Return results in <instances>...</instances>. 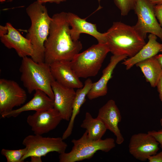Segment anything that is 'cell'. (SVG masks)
<instances>
[{
    "label": "cell",
    "instance_id": "6da1fadb",
    "mask_svg": "<svg viewBox=\"0 0 162 162\" xmlns=\"http://www.w3.org/2000/svg\"><path fill=\"white\" fill-rule=\"evenodd\" d=\"M67 14L62 12L52 17L44 44V62L49 65L59 61L70 62L82 48L81 42L74 40L71 37Z\"/></svg>",
    "mask_w": 162,
    "mask_h": 162
},
{
    "label": "cell",
    "instance_id": "7a4b0ae2",
    "mask_svg": "<svg viewBox=\"0 0 162 162\" xmlns=\"http://www.w3.org/2000/svg\"><path fill=\"white\" fill-rule=\"evenodd\" d=\"M43 4L37 0L26 9L31 21L26 38L30 40L33 46L31 58L38 63L44 62V44L49 35L52 20L46 8Z\"/></svg>",
    "mask_w": 162,
    "mask_h": 162
},
{
    "label": "cell",
    "instance_id": "3957f363",
    "mask_svg": "<svg viewBox=\"0 0 162 162\" xmlns=\"http://www.w3.org/2000/svg\"><path fill=\"white\" fill-rule=\"evenodd\" d=\"M106 33V44L113 55L131 57L146 44L133 26L120 22H113Z\"/></svg>",
    "mask_w": 162,
    "mask_h": 162
},
{
    "label": "cell",
    "instance_id": "277c9868",
    "mask_svg": "<svg viewBox=\"0 0 162 162\" xmlns=\"http://www.w3.org/2000/svg\"><path fill=\"white\" fill-rule=\"evenodd\" d=\"M20 80L28 93L40 90L54 100L52 84L55 80L50 65L44 62L38 63L28 56L22 58L19 68Z\"/></svg>",
    "mask_w": 162,
    "mask_h": 162
},
{
    "label": "cell",
    "instance_id": "5b68a950",
    "mask_svg": "<svg viewBox=\"0 0 162 162\" xmlns=\"http://www.w3.org/2000/svg\"><path fill=\"white\" fill-rule=\"evenodd\" d=\"M73 146L68 153L60 154V162H76L92 158L98 151L105 152L110 151L116 146L113 138H108L97 140L90 139L86 130L79 139L71 141Z\"/></svg>",
    "mask_w": 162,
    "mask_h": 162
},
{
    "label": "cell",
    "instance_id": "8992f818",
    "mask_svg": "<svg viewBox=\"0 0 162 162\" xmlns=\"http://www.w3.org/2000/svg\"><path fill=\"white\" fill-rule=\"evenodd\" d=\"M109 52L106 44L98 43L76 55L70 62L71 66L79 78L94 76Z\"/></svg>",
    "mask_w": 162,
    "mask_h": 162
},
{
    "label": "cell",
    "instance_id": "52a82bcc",
    "mask_svg": "<svg viewBox=\"0 0 162 162\" xmlns=\"http://www.w3.org/2000/svg\"><path fill=\"white\" fill-rule=\"evenodd\" d=\"M64 140L62 137H46L35 134L27 136L22 142L27 149L22 161L32 156L42 157L51 152H56L59 154L65 152L68 145Z\"/></svg>",
    "mask_w": 162,
    "mask_h": 162
},
{
    "label": "cell",
    "instance_id": "ba28073f",
    "mask_svg": "<svg viewBox=\"0 0 162 162\" xmlns=\"http://www.w3.org/2000/svg\"><path fill=\"white\" fill-rule=\"evenodd\" d=\"M154 6L148 0H135L133 10L137 16V21L133 26L145 39L149 33L162 40V28L155 16Z\"/></svg>",
    "mask_w": 162,
    "mask_h": 162
},
{
    "label": "cell",
    "instance_id": "9c48e42d",
    "mask_svg": "<svg viewBox=\"0 0 162 162\" xmlns=\"http://www.w3.org/2000/svg\"><path fill=\"white\" fill-rule=\"evenodd\" d=\"M27 99L25 90L16 81L0 79V114L1 116L20 106Z\"/></svg>",
    "mask_w": 162,
    "mask_h": 162
},
{
    "label": "cell",
    "instance_id": "30bf717a",
    "mask_svg": "<svg viewBox=\"0 0 162 162\" xmlns=\"http://www.w3.org/2000/svg\"><path fill=\"white\" fill-rule=\"evenodd\" d=\"M0 40L8 48L14 49L22 58L31 57L32 55L33 50L30 40L22 36L10 22L0 26Z\"/></svg>",
    "mask_w": 162,
    "mask_h": 162
},
{
    "label": "cell",
    "instance_id": "8fae6325",
    "mask_svg": "<svg viewBox=\"0 0 162 162\" xmlns=\"http://www.w3.org/2000/svg\"><path fill=\"white\" fill-rule=\"evenodd\" d=\"M62 120L58 111L52 108L36 111L29 115L26 121L34 134L42 135L55 129Z\"/></svg>",
    "mask_w": 162,
    "mask_h": 162
},
{
    "label": "cell",
    "instance_id": "7c38bea8",
    "mask_svg": "<svg viewBox=\"0 0 162 162\" xmlns=\"http://www.w3.org/2000/svg\"><path fill=\"white\" fill-rule=\"evenodd\" d=\"M159 145L155 139L148 133H139L131 137L129 151L136 159L144 161L157 153L159 149Z\"/></svg>",
    "mask_w": 162,
    "mask_h": 162
},
{
    "label": "cell",
    "instance_id": "4fadbf2b",
    "mask_svg": "<svg viewBox=\"0 0 162 162\" xmlns=\"http://www.w3.org/2000/svg\"><path fill=\"white\" fill-rule=\"evenodd\" d=\"M54 96L53 108L57 110L63 120L69 121L71 116L75 96L74 89L63 86L55 80L52 84Z\"/></svg>",
    "mask_w": 162,
    "mask_h": 162
},
{
    "label": "cell",
    "instance_id": "5bb4252c",
    "mask_svg": "<svg viewBox=\"0 0 162 162\" xmlns=\"http://www.w3.org/2000/svg\"><path fill=\"white\" fill-rule=\"evenodd\" d=\"M97 117L116 136V143L118 145L122 143L124 139L118 127L122 116L115 101L112 99L108 100L99 109Z\"/></svg>",
    "mask_w": 162,
    "mask_h": 162
},
{
    "label": "cell",
    "instance_id": "9a60e30c",
    "mask_svg": "<svg viewBox=\"0 0 162 162\" xmlns=\"http://www.w3.org/2000/svg\"><path fill=\"white\" fill-rule=\"evenodd\" d=\"M68 21L70 27V34L72 39L78 40L80 34L86 33L95 38L98 43L106 44V33L99 32L96 25L87 22L86 19H82L70 12L67 14Z\"/></svg>",
    "mask_w": 162,
    "mask_h": 162
},
{
    "label": "cell",
    "instance_id": "2e32d148",
    "mask_svg": "<svg viewBox=\"0 0 162 162\" xmlns=\"http://www.w3.org/2000/svg\"><path fill=\"white\" fill-rule=\"evenodd\" d=\"M50 65L54 79L59 84L74 89L80 88L83 86L80 78L72 69L70 62H57Z\"/></svg>",
    "mask_w": 162,
    "mask_h": 162
},
{
    "label": "cell",
    "instance_id": "e0dca14e",
    "mask_svg": "<svg viewBox=\"0 0 162 162\" xmlns=\"http://www.w3.org/2000/svg\"><path fill=\"white\" fill-rule=\"evenodd\" d=\"M128 56L125 55H113L111 56L107 65L103 70L100 78L97 82L93 83L92 88L87 96L92 100L106 94L108 92L107 84L112 77L113 70L117 64L125 60Z\"/></svg>",
    "mask_w": 162,
    "mask_h": 162
},
{
    "label": "cell",
    "instance_id": "ac0fdd59",
    "mask_svg": "<svg viewBox=\"0 0 162 162\" xmlns=\"http://www.w3.org/2000/svg\"><path fill=\"white\" fill-rule=\"evenodd\" d=\"M33 98L21 107L13 110L1 116L3 118L16 117L22 112L48 110L53 108V100L44 92L40 90L35 91Z\"/></svg>",
    "mask_w": 162,
    "mask_h": 162
},
{
    "label": "cell",
    "instance_id": "d6986e66",
    "mask_svg": "<svg viewBox=\"0 0 162 162\" xmlns=\"http://www.w3.org/2000/svg\"><path fill=\"white\" fill-rule=\"evenodd\" d=\"M148 41L134 56L124 60L122 63L129 70L137 63L154 56L162 49V44L157 41V37L150 34L148 36Z\"/></svg>",
    "mask_w": 162,
    "mask_h": 162
},
{
    "label": "cell",
    "instance_id": "ffe728a7",
    "mask_svg": "<svg viewBox=\"0 0 162 162\" xmlns=\"http://www.w3.org/2000/svg\"><path fill=\"white\" fill-rule=\"evenodd\" d=\"M92 84L91 80L88 78L85 81L83 87L78 88L76 91L71 116L67 128L62 136L63 140L66 139L71 135L75 119L79 113L81 106L86 101V97L90 91Z\"/></svg>",
    "mask_w": 162,
    "mask_h": 162
},
{
    "label": "cell",
    "instance_id": "44dd1931",
    "mask_svg": "<svg viewBox=\"0 0 162 162\" xmlns=\"http://www.w3.org/2000/svg\"><path fill=\"white\" fill-rule=\"evenodd\" d=\"M143 74L146 80L153 87L156 86L162 75V68L154 56L139 62L136 65Z\"/></svg>",
    "mask_w": 162,
    "mask_h": 162
},
{
    "label": "cell",
    "instance_id": "7402d4cb",
    "mask_svg": "<svg viewBox=\"0 0 162 162\" xmlns=\"http://www.w3.org/2000/svg\"><path fill=\"white\" fill-rule=\"evenodd\" d=\"M80 127L86 129L88 138L94 140L101 139L107 130L100 119L97 117L94 118L88 112H86Z\"/></svg>",
    "mask_w": 162,
    "mask_h": 162
},
{
    "label": "cell",
    "instance_id": "603a6c76",
    "mask_svg": "<svg viewBox=\"0 0 162 162\" xmlns=\"http://www.w3.org/2000/svg\"><path fill=\"white\" fill-rule=\"evenodd\" d=\"M27 150L26 147L15 150L3 148L1 150V153L6 158L7 162H23L22 159Z\"/></svg>",
    "mask_w": 162,
    "mask_h": 162
},
{
    "label": "cell",
    "instance_id": "cb8c5ba5",
    "mask_svg": "<svg viewBox=\"0 0 162 162\" xmlns=\"http://www.w3.org/2000/svg\"><path fill=\"white\" fill-rule=\"evenodd\" d=\"M116 6L120 10L122 16L127 15L130 11L134 10L135 0H113Z\"/></svg>",
    "mask_w": 162,
    "mask_h": 162
},
{
    "label": "cell",
    "instance_id": "d4e9b609",
    "mask_svg": "<svg viewBox=\"0 0 162 162\" xmlns=\"http://www.w3.org/2000/svg\"><path fill=\"white\" fill-rule=\"evenodd\" d=\"M152 135L158 142L162 150V129L158 131L152 130L147 132Z\"/></svg>",
    "mask_w": 162,
    "mask_h": 162
},
{
    "label": "cell",
    "instance_id": "484cf974",
    "mask_svg": "<svg viewBox=\"0 0 162 162\" xmlns=\"http://www.w3.org/2000/svg\"><path fill=\"white\" fill-rule=\"evenodd\" d=\"M154 10L156 18L162 28V4L154 5Z\"/></svg>",
    "mask_w": 162,
    "mask_h": 162
},
{
    "label": "cell",
    "instance_id": "4316f807",
    "mask_svg": "<svg viewBox=\"0 0 162 162\" xmlns=\"http://www.w3.org/2000/svg\"><path fill=\"white\" fill-rule=\"evenodd\" d=\"M148 160L149 162H162V151L150 156Z\"/></svg>",
    "mask_w": 162,
    "mask_h": 162
},
{
    "label": "cell",
    "instance_id": "83f0119b",
    "mask_svg": "<svg viewBox=\"0 0 162 162\" xmlns=\"http://www.w3.org/2000/svg\"><path fill=\"white\" fill-rule=\"evenodd\" d=\"M160 99L162 102V75L156 86Z\"/></svg>",
    "mask_w": 162,
    "mask_h": 162
},
{
    "label": "cell",
    "instance_id": "f1b7e54d",
    "mask_svg": "<svg viewBox=\"0 0 162 162\" xmlns=\"http://www.w3.org/2000/svg\"><path fill=\"white\" fill-rule=\"evenodd\" d=\"M38 1L42 3H44L46 2L50 3H54L58 4L61 2H65L67 0H37Z\"/></svg>",
    "mask_w": 162,
    "mask_h": 162
},
{
    "label": "cell",
    "instance_id": "f546056e",
    "mask_svg": "<svg viewBox=\"0 0 162 162\" xmlns=\"http://www.w3.org/2000/svg\"><path fill=\"white\" fill-rule=\"evenodd\" d=\"M31 162H41L42 160L41 157L37 156H32L30 157Z\"/></svg>",
    "mask_w": 162,
    "mask_h": 162
},
{
    "label": "cell",
    "instance_id": "4dcf8cb0",
    "mask_svg": "<svg viewBox=\"0 0 162 162\" xmlns=\"http://www.w3.org/2000/svg\"><path fill=\"white\" fill-rule=\"evenodd\" d=\"M153 5H158L162 4V0H148Z\"/></svg>",
    "mask_w": 162,
    "mask_h": 162
},
{
    "label": "cell",
    "instance_id": "1f68e13d",
    "mask_svg": "<svg viewBox=\"0 0 162 162\" xmlns=\"http://www.w3.org/2000/svg\"><path fill=\"white\" fill-rule=\"evenodd\" d=\"M155 57L160 64L162 68V54L157 55Z\"/></svg>",
    "mask_w": 162,
    "mask_h": 162
},
{
    "label": "cell",
    "instance_id": "d6a6232c",
    "mask_svg": "<svg viewBox=\"0 0 162 162\" xmlns=\"http://www.w3.org/2000/svg\"><path fill=\"white\" fill-rule=\"evenodd\" d=\"M13 0H0V2L2 3L4 2H11Z\"/></svg>",
    "mask_w": 162,
    "mask_h": 162
},
{
    "label": "cell",
    "instance_id": "836d02e7",
    "mask_svg": "<svg viewBox=\"0 0 162 162\" xmlns=\"http://www.w3.org/2000/svg\"><path fill=\"white\" fill-rule=\"evenodd\" d=\"M160 123L161 126L162 127V118H161L160 120Z\"/></svg>",
    "mask_w": 162,
    "mask_h": 162
},
{
    "label": "cell",
    "instance_id": "e575fe53",
    "mask_svg": "<svg viewBox=\"0 0 162 162\" xmlns=\"http://www.w3.org/2000/svg\"><path fill=\"white\" fill-rule=\"evenodd\" d=\"M160 52H161L162 53V49L161 50Z\"/></svg>",
    "mask_w": 162,
    "mask_h": 162
}]
</instances>
